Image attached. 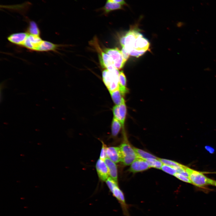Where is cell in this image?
I'll return each mask as SVG.
<instances>
[{
	"instance_id": "obj_12",
	"label": "cell",
	"mask_w": 216,
	"mask_h": 216,
	"mask_svg": "<svg viewBox=\"0 0 216 216\" xmlns=\"http://www.w3.org/2000/svg\"><path fill=\"white\" fill-rule=\"evenodd\" d=\"M28 34L27 32L13 33L8 37L7 39L8 41L13 44L23 46Z\"/></svg>"
},
{
	"instance_id": "obj_26",
	"label": "cell",
	"mask_w": 216,
	"mask_h": 216,
	"mask_svg": "<svg viewBox=\"0 0 216 216\" xmlns=\"http://www.w3.org/2000/svg\"><path fill=\"white\" fill-rule=\"evenodd\" d=\"M174 176L179 179L183 182L191 184V182L188 177L184 176L178 172H177L174 175Z\"/></svg>"
},
{
	"instance_id": "obj_25",
	"label": "cell",
	"mask_w": 216,
	"mask_h": 216,
	"mask_svg": "<svg viewBox=\"0 0 216 216\" xmlns=\"http://www.w3.org/2000/svg\"><path fill=\"white\" fill-rule=\"evenodd\" d=\"M102 146L100 154V158L103 160H104L107 157L106 154L107 148L104 142H102Z\"/></svg>"
},
{
	"instance_id": "obj_29",
	"label": "cell",
	"mask_w": 216,
	"mask_h": 216,
	"mask_svg": "<svg viewBox=\"0 0 216 216\" xmlns=\"http://www.w3.org/2000/svg\"><path fill=\"white\" fill-rule=\"evenodd\" d=\"M205 149L211 154H213L214 152V149L212 147L209 146H206Z\"/></svg>"
},
{
	"instance_id": "obj_21",
	"label": "cell",
	"mask_w": 216,
	"mask_h": 216,
	"mask_svg": "<svg viewBox=\"0 0 216 216\" xmlns=\"http://www.w3.org/2000/svg\"><path fill=\"white\" fill-rule=\"evenodd\" d=\"M150 167H153L158 169H161L163 163L157 159L150 158L145 160Z\"/></svg>"
},
{
	"instance_id": "obj_6",
	"label": "cell",
	"mask_w": 216,
	"mask_h": 216,
	"mask_svg": "<svg viewBox=\"0 0 216 216\" xmlns=\"http://www.w3.org/2000/svg\"><path fill=\"white\" fill-rule=\"evenodd\" d=\"M112 111L114 118L118 120L121 123L122 128L124 130V125L127 114V107L124 98L121 104L115 105L113 107Z\"/></svg>"
},
{
	"instance_id": "obj_1",
	"label": "cell",
	"mask_w": 216,
	"mask_h": 216,
	"mask_svg": "<svg viewBox=\"0 0 216 216\" xmlns=\"http://www.w3.org/2000/svg\"><path fill=\"white\" fill-rule=\"evenodd\" d=\"M119 71L115 68L105 69L102 73L103 82L110 92L118 88Z\"/></svg>"
},
{
	"instance_id": "obj_4",
	"label": "cell",
	"mask_w": 216,
	"mask_h": 216,
	"mask_svg": "<svg viewBox=\"0 0 216 216\" xmlns=\"http://www.w3.org/2000/svg\"><path fill=\"white\" fill-rule=\"evenodd\" d=\"M185 170L188 174V178L192 184L200 188L209 185V178L206 177L202 173L187 166H186Z\"/></svg>"
},
{
	"instance_id": "obj_19",
	"label": "cell",
	"mask_w": 216,
	"mask_h": 216,
	"mask_svg": "<svg viewBox=\"0 0 216 216\" xmlns=\"http://www.w3.org/2000/svg\"><path fill=\"white\" fill-rule=\"evenodd\" d=\"M110 93L115 105H120L122 102L123 96L122 94L118 88L110 92Z\"/></svg>"
},
{
	"instance_id": "obj_8",
	"label": "cell",
	"mask_w": 216,
	"mask_h": 216,
	"mask_svg": "<svg viewBox=\"0 0 216 216\" xmlns=\"http://www.w3.org/2000/svg\"><path fill=\"white\" fill-rule=\"evenodd\" d=\"M124 6L121 4L106 0L104 5L102 7L96 10L97 11H101L102 14L105 16L112 11L119 10H124Z\"/></svg>"
},
{
	"instance_id": "obj_17",
	"label": "cell",
	"mask_w": 216,
	"mask_h": 216,
	"mask_svg": "<svg viewBox=\"0 0 216 216\" xmlns=\"http://www.w3.org/2000/svg\"><path fill=\"white\" fill-rule=\"evenodd\" d=\"M27 33L29 34L40 36V32L37 23L33 21H30L29 22L27 29Z\"/></svg>"
},
{
	"instance_id": "obj_13",
	"label": "cell",
	"mask_w": 216,
	"mask_h": 216,
	"mask_svg": "<svg viewBox=\"0 0 216 216\" xmlns=\"http://www.w3.org/2000/svg\"><path fill=\"white\" fill-rule=\"evenodd\" d=\"M106 154L108 158L115 163L122 160V155L120 147H110L107 148Z\"/></svg>"
},
{
	"instance_id": "obj_16",
	"label": "cell",
	"mask_w": 216,
	"mask_h": 216,
	"mask_svg": "<svg viewBox=\"0 0 216 216\" xmlns=\"http://www.w3.org/2000/svg\"><path fill=\"white\" fill-rule=\"evenodd\" d=\"M58 45L50 41L43 40L39 46L37 51L48 52L55 51L57 48Z\"/></svg>"
},
{
	"instance_id": "obj_27",
	"label": "cell",
	"mask_w": 216,
	"mask_h": 216,
	"mask_svg": "<svg viewBox=\"0 0 216 216\" xmlns=\"http://www.w3.org/2000/svg\"><path fill=\"white\" fill-rule=\"evenodd\" d=\"M121 51L123 58L126 62L129 57L130 56L129 53L126 50L124 47H122Z\"/></svg>"
},
{
	"instance_id": "obj_23",
	"label": "cell",
	"mask_w": 216,
	"mask_h": 216,
	"mask_svg": "<svg viewBox=\"0 0 216 216\" xmlns=\"http://www.w3.org/2000/svg\"><path fill=\"white\" fill-rule=\"evenodd\" d=\"M161 169L166 172L174 176L177 172V170L175 168L164 164Z\"/></svg>"
},
{
	"instance_id": "obj_9",
	"label": "cell",
	"mask_w": 216,
	"mask_h": 216,
	"mask_svg": "<svg viewBox=\"0 0 216 216\" xmlns=\"http://www.w3.org/2000/svg\"><path fill=\"white\" fill-rule=\"evenodd\" d=\"M95 45L97 50L100 52L99 54V58L102 68L108 69L115 68L111 58L104 52H103L98 44Z\"/></svg>"
},
{
	"instance_id": "obj_3",
	"label": "cell",
	"mask_w": 216,
	"mask_h": 216,
	"mask_svg": "<svg viewBox=\"0 0 216 216\" xmlns=\"http://www.w3.org/2000/svg\"><path fill=\"white\" fill-rule=\"evenodd\" d=\"M124 137V141L119 147L122 155L121 162L124 165L127 166L130 165L138 157L133 148L128 142L125 136Z\"/></svg>"
},
{
	"instance_id": "obj_11",
	"label": "cell",
	"mask_w": 216,
	"mask_h": 216,
	"mask_svg": "<svg viewBox=\"0 0 216 216\" xmlns=\"http://www.w3.org/2000/svg\"><path fill=\"white\" fill-rule=\"evenodd\" d=\"M96 168L100 179L103 181H106L109 174L108 168L104 160L100 158L98 159L96 163Z\"/></svg>"
},
{
	"instance_id": "obj_7",
	"label": "cell",
	"mask_w": 216,
	"mask_h": 216,
	"mask_svg": "<svg viewBox=\"0 0 216 216\" xmlns=\"http://www.w3.org/2000/svg\"><path fill=\"white\" fill-rule=\"evenodd\" d=\"M42 41L40 36L28 34L23 46L31 50L37 51Z\"/></svg>"
},
{
	"instance_id": "obj_15",
	"label": "cell",
	"mask_w": 216,
	"mask_h": 216,
	"mask_svg": "<svg viewBox=\"0 0 216 216\" xmlns=\"http://www.w3.org/2000/svg\"><path fill=\"white\" fill-rule=\"evenodd\" d=\"M126 78L122 71L119 72V75L118 89L123 96L128 92L126 87Z\"/></svg>"
},
{
	"instance_id": "obj_30",
	"label": "cell",
	"mask_w": 216,
	"mask_h": 216,
	"mask_svg": "<svg viewBox=\"0 0 216 216\" xmlns=\"http://www.w3.org/2000/svg\"><path fill=\"white\" fill-rule=\"evenodd\" d=\"M209 185H212L216 186V181L209 178Z\"/></svg>"
},
{
	"instance_id": "obj_2",
	"label": "cell",
	"mask_w": 216,
	"mask_h": 216,
	"mask_svg": "<svg viewBox=\"0 0 216 216\" xmlns=\"http://www.w3.org/2000/svg\"><path fill=\"white\" fill-rule=\"evenodd\" d=\"M149 45L148 40L139 32L133 42L129 55L139 57L148 50Z\"/></svg>"
},
{
	"instance_id": "obj_10",
	"label": "cell",
	"mask_w": 216,
	"mask_h": 216,
	"mask_svg": "<svg viewBox=\"0 0 216 216\" xmlns=\"http://www.w3.org/2000/svg\"><path fill=\"white\" fill-rule=\"evenodd\" d=\"M150 168L145 160L140 158H136L131 164L129 171L133 173L142 171Z\"/></svg>"
},
{
	"instance_id": "obj_5",
	"label": "cell",
	"mask_w": 216,
	"mask_h": 216,
	"mask_svg": "<svg viewBox=\"0 0 216 216\" xmlns=\"http://www.w3.org/2000/svg\"><path fill=\"white\" fill-rule=\"evenodd\" d=\"M104 51L112 58L114 67L117 69L120 70L124 66L126 62L124 60L121 50L118 48H105Z\"/></svg>"
},
{
	"instance_id": "obj_24",
	"label": "cell",
	"mask_w": 216,
	"mask_h": 216,
	"mask_svg": "<svg viewBox=\"0 0 216 216\" xmlns=\"http://www.w3.org/2000/svg\"><path fill=\"white\" fill-rule=\"evenodd\" d=\"M106 183L111 192L116 186H118L117 183L110 177H109L106 180Z\"/></svg>"
},
{
	"instance_id": "obj_18",
	"label": "cell",
	"mask_w": 216,
	"mask_h": 216,
	"mask_svg": "<svg viewBox=\"0 0 216 216\" xmlns=\"http://www.w3.org/2000/svg\"><path fill=\"white\" fill-rule=\"evenodd\" d=\"M122 125L120 122L113 117L111 124V133L112 135L116 136L119 133Z\"/></svg>"
},
{
	"instance_id": "obj_22",
	"label": "cell",
	"mask_w": 216,
	"mask_h": 216,
	"mask_svg": "<svg viewBox=\"0 0 216 216\" xmlns=\"http://www.w3.org/2000/svg\"><path fill=\"white\" fill-rule=\"evenodd\" d=\"M164 164L168 165L175 168L177 170L182 167L183 165L176 161L166 159L158 158Z\"/></svg>"
},
{
	"instance_id": "obj_28",
	"label": "cell",
	"mask_w": 216,
	"mask_h": 216,
	"mask_svg": "<svg viewBox=\"0 0 216 216\" xmlns=\"http://www.w3.org/2000/svg\"><path fill=\"white\" fill-rule=\"evenodd\" d=\"M112 2L121 4L123 6H128V5L126 3L125 0H106Z\"/></svg>"
},
{
	"instance_id": "obj_14",
	"label": "cell",
	"mask_w": 216,
	"mask_h": 216,
	"mask_svg": "<svg viewBox=\"0 0 216 216\" xmlns=\"http://www.w3.org/2000/svg\"><path fill=\"white\" fill-rule=\"evenodd\" d=\"M104 161L108 168L110 177L118 183L117 169L115 163L107 158L105 159Z\"/></svg>"
},
{
	"instance_id": "obj_20",
	"label": "cell",
	"mask_w": 216,
	"mask_h": 216,
	"mask_svg": "<svg viewBox=\"0 0 216 216\" xmlns=\"http://www.w3.org/2000/svg\"><path fill=\"white\" fill-rule=\"evenodd\" d=\"M133 148L138 158L145 160L150 158L157 159L158 158L155 156L143 150L135 147H133Z\"/></svg>"
}]
</instances>
